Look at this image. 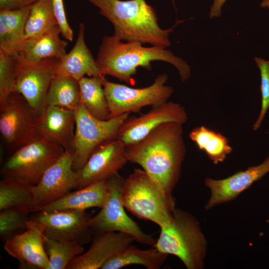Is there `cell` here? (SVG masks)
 Returning <instances> with one entry per match:
<instances>
[{"label": "cell", "mask_w": 269, "mask_h": 269, "mask_svg": "<svg viewBox=\"0 0 269 269\" xmlns=\"http://www.w3.org/2000/svg\"><path fill=\"white\" fill-rule=\"evenodd\" d=\"M29 213L15 209L0 211V236L4 242L25 231L30 220Z\"/></svg>", "instance_id": "obj_31"}, {"label": "cell", "mask_w": 269, "mask_h": 269, "mask_svg": "<svg viewBox=\"0 0 269 269\" xmlns=\"http://www.w3.org/2000/svg\"><path fill=\"white\" fill-rule=\"evenodd\" d=\"M31 217L48 238L75 241L84 246L91 241L93 234L89 225L92 216L86 211H39Z\"/></svg>", "instance_id": "obj_12"}, {"label": "cell", "mask_w": 269, "mask_h": 269, "mask_svg": "<svg viewBox=\"0 0 269 269\" xmlns=\"http://www.w3.org/2000/svg\"><path fill=\"white\" fill-rule=\"evenodd\" d=\"M74 152L71 147L44 173L33 187L35 212L77 189L76 172L73 168Z\"/></svg>", "instance_id": "obj_13"}, {"label": "cell", "mask_w": 269, "mask_h": 269, "mask_svg": "<svg viewBox=\"0 0 269 269\" xmlns=\"http://www.w3.org/2000/svg\"><path fill=\"white\" fill-rule=\"evenodd\" d=\"M107 194V180H102L77 189L76 191H70L57 201L40 208L37 211H86L94 207L101 208Z\"/></svg>", "instance_id": "obj_23"}, {"label": "cell", "mask_w": 269, "mask_h": 269, "mask_svg": "<svg viewBox=\"0 0 269 269\" xmlns=\"http://www.w3.org/2000/svg\"><path fill=\"white\" fill-rule=\"evenodd\" d=\"M124 178L119 173L107 180V194L100 212L89 221L93 235L107 232H118L132 236L139 243L154 246L156 239L144 233L126 213L121 198Z\"/></svg>", "instance_id": "obj_8"}, {"label": "cell", "mask_w": 269, "mask_h": 269, "mask_svg": "<svg viewBox=\"0 0 269 269\" xmlns=\"http://www.w3.org/2000/svg\"><path fill=\"white\" fill-rule=\"evenodd\" d=\"M132 236L118 232L93 235L89 249L71 261L66 269H99L134 241Z\"/></svg>", "instance_id": "obj_17"}, {"label": "cell", "mask_w": 269, "mask_h": 269, "mask_svg": "<svg viewBox=\"0 0 269 269\" xmlns=\"http://www.w3.org/2000/svg\"><path fill=\"white\" fill-rule=\"evenodd\" d=\"M269 172V157L261 164L249 167L244 171L223 179H205V183L211 190V197L206 208H211L219 204L233 199L248 188L256 181Z\"/></svg>", "instance_id": "obj_18"}, {"label": "cell", "mask_w": 269, "mask_h": 269, "mask_svg": "<svg viewBox=\"0 0 269 269\" xmlns=\"http://www.w3.org/2000/svg\"><path fill=\"white\" fill-rule=\"evenodd\" d=\"M34 185L11 179L0 181V211L15 209L35 212L33 187Z\"/></svg>", "instance_id": "obj_25"}, {"label": "cell", "mask_w": 269, "mask_h": 269, "mask_svg": "<svg viewBox=\"0 0 269 269\" xmlns=\"http://www.w3.org/2000/svg\"><path fill=\"white\" fill-rule=\"evenodd\" d=\"M153 247L164 254L176 256L188 269L202 267L206 241L197 220L186 211L174 209L171 221L160 228Z\"/></svg>", "instance_id": "obj_5"}, {"label": "cell", "mask_w": 269, "mask_h": 269, "mask_svg": "<svg viewBox=\"0 0 269 269\" xmlns=\"http://www.w3.org/2000/svg\"><path fill=\"white\" fill-rule=\"evenodd\" d=\"M39 116L19 93L14 92L0 106V133L14 150L38 134Z\"/></svg>", "instance_id": "obj_10"}, {"label": "cell", "mask_w": 269, "mask_h": 269, "mask_svg": "<svg viewBox=\"0 0 269 269\" xmlns=\"http://www.w3.org/2000/svg\"><path fill=\"white\" fill-rule=\"evenodd\" d=\"M182 125L164 123L138 142L126 146L128 161L140 165L171 199L186 153Z\"/></svg>", "instance_id": "obj_1"}, {"label": "cell", "mask_w": 269, "mask_h": 269, "mask_svg": "<svg viewBox=\"0 0 269 269\" xmlns=\"http://www.w3.org/2000/svg\"><path fill=\"white\" fill-rule=\"evenodd\" d=\"M85 27L81 22L75 44L71 51L58 62L55 74L70 76L79 80L87 75L101 79L105 78L86 45L84 39Z\"/></svg>", "instance_id": "obj_20"}, {"label": "cell", "mask_w": 269, "mask_h": 269, "mask_svg": "<svg viewBox=\"0 0 269 269\" xmlns=\"http://www.w3.org/2000/svg\"><path fill=\"white\" fill-rule=\"evenodd\" d=\"M254 60L260 72L262 96L261 111L253 126L254 130L256 131L260 128L269 108V60L255 57Z\"/></svg>", "instance_id": "obj_33"}, {"label": "cell", "mask_w": 269, "mask_h": 269, "mask_svg": "<svg viewBox=\"0 0 269 269\" xmlns=\"http://www.w3.org/2000/svg\"><path fill=\"white\" fill-rule=\"evenodd\" d=\"M98 7L99 13L113 24L114 35L127 42L148 43L166 48L170 45L169 36L176 24L163 29L158 24L154 8L145 0H84Z\"/></svg>", "instance_id": "obj_3"}, {"label": "cell", "mask_w": 269, "mask_h": 269, "mask_svg": "<svg viewBox=\"0 0 269 269\" xmlns=\"http://www.w3.org/2000/svg\"><path fill=\"white\" fill-rule=\"evenodd\" d=\"M187 120L183 106L167 101L152 106L148 112L138 117H129L121 126L117 138L127 146L138 142L164 123L174 122L183 125Z\"/></svg>", "instance_id": "obj_14"}, {"label": "cell", "mask_w": 269, "mask_h": 269, "mask_svg": "<svg viewBox=\"0 0 269 269\" xmlns=\"http://www.w3.org/2000/svg\"><path fill=\"white\" fill-rule=\"evenodd\" d=\"M17 56L0 50V106L15 92Z\"/></svg>", "instance_id": "obj_32"}, {"label": "cell", "mask_w": 269, "mask_h": 269, "mask_svg": "<svg viewBox=\"0 0 269 269\" xmlns=\"http://www.w3.org/2000/svg\"><path fill=\"white\" fill-rule=\"evenodd\" d=\"M31 6L0 9V50L18 55L25 41V26Z\"/></svg>", "instance_id": "obj_22"}, {"label": "cell", "mask_w": 269, "mask_h": 269, "mask_svg": "<svg viewBox=\"0 0 269 269\" xmlns=\"http://www.w3.org/2000/svg\"><path fill=\"white\" fill-rule=\"evenodd\" d=\"M152 247L141 250L131 245L107 262L101 269H120L131 265H140L147 269H159L168 255Z\"/></svg>", "instance_id": "obj_24"}, {"label": "cell", "mask_w": 269, "mask_h": 269, "mask_svg": "<svg viewBox=\"0 0 269 269\" xmlns=\"http://www.w3.org/2000/svg\"><path fill=\"white\" fill-rule=\"evenodd\" d=\"M81 104L78 81L70 76L55 74L48 92L47 106L74 111Z\"/></svg>", "instance_id": "obj_28"}, {"label": "cell", "mask_w": 269, "mask_h": 269, "mask_svg": "<svg viewBox=\"0 0 269 269\" xmlns=\"http://www.w3.org/2000/svg\"><path fill=\"white\" fill-rule=\"evenodd\" d=\"M167 80V75L163 73L158 75L150 86L134 88L104 79L102 83L109 119L127 113H137L143 107L167 102L174 92L172 87L165 85Z\"/></svg>", "instance_id": "obj_9"}, {"label": "cell", "mask_w": 269, "mask_h": 269, "mask_svg": "<svg viewBox=\"0 0 269 269\" xmlns=\"http://www.w3.org/2000/svg\"><path fill=\"white\" fill-rule=\"evenodd\" d=\"M95 77H84L78 80L81 102L95 118L109 119L110 111L102 81L105 79Z\"/></svg>", "instance_id": "obj_27"}, {"label": "cell", "mask_w": 269, "mask_h": 269, "mask_svg": "<svg viewBox=\"0 0 269 269\" xmlns=\"http://www.w3.org/2000/svg\"><path fill=\"white\" fill-rule=\"evenodd\" d=\"M3 249L19 263L21 269H49L42 228L31 219L23 232L4 242Z\"/></svg>", "instance_id": "obj_16"}, {"label": "cell", "mask_w": 269, "mask_h": 269, "mask_svg": "<svg viewBox=\"0 0 269 269\" xmlns=\"http://www.w3.org/2000/svg\"><path fill=\"white\" fill-rule=\"evenodd\" d=\"M74 113L75 132L71 148L74 156L73 168L77 171L85 165L98 146L117 138L121 126L130 113L102 120L92 115L82 103L74 110Z\"/></svg>", "instance_id": "obj_7"}, {"label": "cell", "mask_w": 269, "mask_h": 269, "mask_svg": "<svg viewBox=\"0 0 269 269\" xmlns=\"http://www.w3.org/2000/svg\"><path fill=\"white\" fill-rule=\"evenodd\" d=\"M60 29L56 25L42 35L26 39L18 57L28 63H36L48 58L60 60L66 54L68 42L60 38Z\"/></svg>", "instance_id": "obj_21"}, {"label": "cell", "mask_w": 269, "mask_h": 269, "mask_svg": "<svg viewBox=\"0 0 269 269\" xmlns=\"http://www.w3.org/2000/svg\"><path fill=\"white\" fill-rule=\"evenodd\" d=\"M126 145L120 139H113L102 144L92 153L85 165L76 172L77 189L95 182L106 180L128 162Z\"/></svg>", "instance_id": "obj_15"}, {"label": "cell", "mask_w": 269, "mask_h": 269, "mask_svg": "<svg viewBox=\"0 0 269 269\" xmlns=\"http://www.w3.org/2000/svg\"><path fill=\"white\" fill-rule=\"evenodd\" d=\"M44 247L49 259V269H66L71 261L84 253L83 246L76 242L54 240L44 235Z\"/></svg>", "instance_id": "obj_30"}, {"label": "cell", "mask_w": 269, "mask_h": 269, "mask_svg": "<svg viewBox=\"0 0 269 269\" xmlns=\"http://www.w3.org/2000/svg\"><path fill=\"white\" fill-rule=\"evenodd\" d=\"M189 137L216 164L224 161L233 150L227 137L204 126L194 128Z\"/></svg>", "instance_id": "obj_26"}, {"label": "cell", "mask_w": 269, "mask_h": 269, "mask_svg": "<svg viewBox=\"0 0 269 269\" xmlns=\"http://www.w3.org/2000/svg\"><path fill=\"white\" fill-rule=\"evenodd\" d=\"M121 198L126 209L136 217L150 221L159 227L167 226L175 209L169 198L143 169L134 168L124 179Z\"/></svg>", "instance_id": "obj_4"}, {"label": "cell", "mask_w": 269, "mask_h": 269, "mask_svg": "<svg viewBox=\"0 0 269 269\" xmlns=\"http://www.w3.org/2000/svg\"><path fill=\"white\" fill-rule=\"evenodd\" d=\"M59 60L48 58L28 63L17 56L15 92L39 116L47 106V96Z\"/></svg>", "instance_id": "obj_11"}, {"label": "cell", "mask_w": 269, "mask_h": 269, "mask_svg": "<svg viewBox=\"0 0 269 269\" xmlns=\"http://www.w3.org/2000/svg\"><path fill=\"white\" fill-rule=\"evenodd\" d=\"M56 25L51 0H38L32 4L26 22L25 40L37 37Z\"/></svg>", "instance_id": "obj_29"}, {"label": "cell", "mask_w": 269, "mask_h": 269, "mask_svg": "<svg viewBox=\"0 0 269 269\" xmlns=\"http://www.w3.org/2000/svg\"><path fill=\"white\" fill-rule=\"evenodd\" d=\"M260 5L262 8L269 10V0H262Z\"/></svg>", "instance_id": "obj_37"}, {"label": "cell", "mask_w": 269, "mask_h": 269, "mask_svg": "<svg viewBox=\"0 0 269 269\" xmlns=\"http://www.w3.org/2000/svg\"><path fill=\"white\" fill-rule=\"evenodd\" d=\"M51 2L61 34L64 38L72 41L73 38V32L67 19L63 0H51Z\"/></svg>", "instance_id": "obj_34"}, {"label": "cell", "mask_w": 269, "mask_h": 269, "mask_svg": "<svg viewBox=\"0 0 269 269\" xmlns=\"http://www.w3.org/2000/svg\"><path fill=\"white\" fill-rule=\"evenodd\" d=\"M209 10V16L211 18H218L222 13V7L227 0H212Z\"/></svg>", "instance_id": "obj_36"}, {"label": "cell", "mask_w": 269, "mask_h": 269, "mask_svg": "<svg viewBox=\"0 0 269 269\" xmlns=\"http://www.w3.org/2000/svg\"><path fill=\"white\" fill-rule=\"evenodd\" d=\"M160 47H143L137 42L124 43L115 35L104 36L96 59L104 76L109 75L128 84L133 82V76L136 68L151 70L150 62L162 61L174 66L178 70L182 82L191 76L190 66L170 51Z\"/></svg>", "instance_id": "obj_2"}, {"label": "cell", "mask_w": 269, "mask_h": 269, "mask_svg": "<svg viewBox=\"0 0 269 269\" xmlns=\"http://www.w3.org/2000/svg\"><path fill=\"white\" fill-rule=\"evenodd\" d=\"M75 132L74 111L47 105L39 116L38 134L63 147H71Z\"/></svg>", "instance_id": "obj_19"}, {"label": "cell", "mask_w": 269, "mask_h": 269, "mask_svg": "<svg viewBox=\"0 0 269 269\" xmlns=\"http://www.w3.org/2000/svg\"><path fill=\"white\" fill-rule=\"evenodd\" d=\"M38 0H0V9H15L31 5Z\"/></svg>", "instance_id": "obj_35"}, {"label": "cell", "mask_w": 269, "mask_h": 269, "mask_svg": "<svg viewBox=\"0 0 269 269\" xmlns=\"http://www.w3.org/2000/svg\"><path fill=\"white\" fill-rule=\"evenodd\" d=\"M65 149L41 134L14 150L3 164L2 178L37 184L45 171L63 154Z\"/></svg>", "instance_id": "obj_6"}]
</instances>
